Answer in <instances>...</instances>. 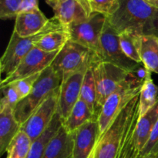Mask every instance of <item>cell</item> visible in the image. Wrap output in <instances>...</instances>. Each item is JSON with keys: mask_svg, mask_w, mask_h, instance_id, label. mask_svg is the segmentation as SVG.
<instances>
[{"mask_svg": "<svg viewBox=\"0 0 158 158\" xmlns=\"http://www.w3.org/2000/svg\"><path fill=\"white\" fill-rule=\"evenodd\" d=\"M117 10L107 21L118 33L125 29L141 35L158 36V8L143 0H119Z\"/></svg>", "mask_w": 158, "mask_h": 158, "instance_id": "cell-1", "label": "cell"}, {"mask_svg": "<svg viewBox=\"0 0 158 158\" xmlns=\"http://www.w3.org/2000/svg\"><path fill=\"white\" fill-rule=\"evenodd\" d=\"M139 94L129 102L106 131L99 136L94 148L95 158L115 157L130 122L134 115L139 112Z\"/></svg>", "mask_w": 158, "mask_h": 158, "instance_id": "cell-2", "label": "cell"}, {"mask_svg": "<svg viewBox=\"0 0 158 158\" xmlns=\"http://www.w3.org/2000/svg\"><path fill=\"white\" fill-rule=\"evenodd\" d=\"M143 82V79L137 75V70L134 71L131 73V77L106 99L97 119L99 136L106 131L129 102L140 94Z\"/></svg>", "mask_w": 158, "mask_h": 158, "instance_id": "cell-3", "label": "cell"}, {"mask_svg": "<svg viewBox=\"0 0 158 158\" xmlns=\"http://www.w3.org/2000/svg\"><path fill=\"white\" fill-rule=\"evenodd\" d=\"M63 26L55 16L49 19L46 26L36 35L20 37L12 31L8 46L0 60V71L9 76L17 68L23 59L35 47V44L43 35Z\"/></svg>", "mask_w": 158, "mask_h": 158, "instance_id": "cell-4", "label": "cell"}, {"mask_svg": "<svg viewBox=\"0 0 158 158\" xmlns=\"http://www.w3.org/2000/svg\"><path fill=\"white\" fill-rule=\"evenodd\" d=\"M61 83V80L51 66L43 71L30 94L20 100L14 110L15 117L19 123L23 124L33 111L60 87Z\"/></svg>", "mask_w": 158, "mask_h": 158, "instance_id": "cell-5", "label": "cell"}, {"mask_svg": "<svg viewBox=\"0 0 158 158\" xmlns=\"http://www.w3.org/2000/svg\"><path fill=\"white\" fill-rule=\"evenodd\" d=\"M97 61L99 59L94 52L69 40L58 52L50 66L63 82Z\"/></svg>", "mask_w": 158, "mask_h": 158, "instance_id": "cell-6", "label": "cell"}, {"mask_svg": "<svg viewBox=\"0 0 158 158\" xmlns=\"http://www.w3.org/2000/svg\"><path fill=\"white\" fill-rule=\"evenodd\" d=\"M92 69L97 88V106L100 111L106 99L131 77L133 72H127L104 61L93 63Z\"/></svg>", "mask_w": 158, "mask_h": 158, "instance_id": "cell-7", "label": "cell"}, {"mask_svg": "<svg viewBox=\"0 0 158 158\" xmlns=\"http://www.w3.org/2000/svg\"><path fill=\"white\" fill-rule=\"evenodd\" d=\"M106 19L107 17L103 14L92 12L85 20L69 26L70 40L89 49L94 52L99 59L100 36Z\"/></svg>", "mask_w": 158, "mask_h": 158, "instance_id": "cell-8", "label": "cell"}, {"mask_svg": "<svg viewBox=\"0 0 158 158\" xmlns=\"http://www.w3.org/2000/svg\"><path fill=\"white\" fill-rule=\"evenodd\" d=\"M99 60L112 63L130 73L136 71L142 65L131 60L123 52L120 46L119 33L107 19L100 36Z\"/></svg>", "mask_w": 158, "mask_h": 158, "instance_id": "cell-9", "label": "cell"}, {"mask_svg": "<svg viewBox=\"0 0 158 158\" xmlns=\"http://www.w3.org/2000/svg\"><path fill=\"white\" fill-rule=\"evenodd\" d=\"M60 87L57 88L42 104L33 111L30 117L21 125L20 130L24 131L32 142L40 137L49 126L57 113Z\"/></svg>", "mask_w": 158, "mask_h": 158, "instance_id": "cell-10", "label": "cell"}, {"mask_svg": "<svg viewBox=\"0 0 158 158\" xmlns=\"http://www.w3.org/2000/svg\"><path fill=\"white\" fill-rule=\"evenodd\" d=\"M59 52H46L34 47L23 59L15 70L2 80L0 87H4L17 80L42 73L51 66Z\"/></svg>", "mask_w": 158, "mask_h": 158, "instance_id": "cell-11", "label": "cell"}, {"mask_svg": "<svg viewBox=\"0 0 158 158\" xmlns=\"http://www.w3.org/2000/svg\"><path fill=\"white\" fill-rule=\"evenodd\" d=\"M88 68L73 74L62 82L60 85L57 114L60 115L63 122L67 118L71 110L80 100L83 77Z\"/></svg>", "mask_w": 158, "mask_h": 158, "instance_id": "cell-12", "label": "cell"}, {"mask_svg": "<svg viewBox=\"0 0 158 158\" xmlns=\"http://www.w3.org/2000/svg\"><path fill=\"white\" fill-rule=\"evenodd\" d=\"M95 118L73 132V158H89L95 148L99 137V125Z\"/></svg>", "mask_w": 158, "mask_h": 158, "instance_id": "cell-13", "label": "cell"}, {"mask_svg": "<svg viewBox=\"0 0 158 158\" xmlns=\"http://www.w3.org/2000/svg\"><path fill=\"white\" fill-rule=\"evenodd\" d=\"M15 19L13 32L20 37H29L39 33L46 26L49 19L39 9L19 13Z\"/></svg>", "mask_w": 158, "mask_h": 158, "instance_id": "cell-14", "label": "cell"}, {"mask_svg": "<svg viewBox=\"0 0 158 158\" xmlns=\"http://www.w3.org/2000/svg\"><path fill=\"white\" fill-rule=\"evenodd\" d=\"M54 16L66 27L83 21L90 15L77 0H57L52 7Z\"/></svg>", "mask_w": 158, "mask_h": 158, "instance_id": "cell-15", "label": "cell"}, {"mask_svg": "<svg viewBox=\"0 0 158 158\" xmlns=\"http://www.w3.org/2000/svg\"><path fill=\"white\" fill-rule=\"evenodd\" d=\"M73 136L62 125L46 146L42 158H73Z\"/></svg>", "mask_w": 158, "mask_h": 158, "instance_id": "cell-16", "label": "cell"}, {"mask_svg": "<svg viewBox=\"0 0 158 158\" xmlns=\"http://www.w3.org/2000/svg\"><path fill=\"white\" fill-rule=\"evenodd\" d=\"M21 128L14 114V109L0 105V154L3 155Z\"/></svg>", "mask_w": 158, "mask_h": 158, "instance_id": "cell-17", "label": "cell"}, {"mask_svg": "<svg viewBox=\"0 0 158 158\" xmlns=\"http://www.w3.org/2000/svg\"><path fill=\"white\" fill-rule=\"evenodd\" d=\"M70 40L69 28L61 26L43 35L35 43V47L46 52H59Z\"/></svg>", "mask_w": 158, "mask_h": 158, "instance_id": "cell-18", "label": "cell"}, {"mask_svg": "<svg viewBox=\"0 0 158 158\" xmlns=\"http://www.w3.org/2000/svg\"><path fill=\"white\" fill-rule=\"evenodd\" d=\"M158 120V100L146 114L139 117L134 131V139L140 151L143 149Z\"/></svg>", "mask_w": 158, "mask_h": 158, "instance_id": "cell-19", "label": "cell"}, {"mask_svg": "<svg viewBox=\"0 0 158 158\" xmlns=\"http://www.w3.org/2000/svg\"><path fill=\"white\" fill-rule=\"evenodd\" d=\"M98 118L92 112L88 105L82 100L77 102L71 110L67 118L63 122V126L69 133H73L93 119Z\"/></svg>", "mask_w": 158, "mask_h": 158, "instance_id": "cell-20", "label": "cell"}, {"mask_svg": "<svg viewBox=\"0 0 158 158\" xmlns=\"http://www.w3.org/2000/svg\"><path fill=\"white\" fill-rule=\"evenodd\" d=\"M139 116V112L137 113L130 122L114 158H137L140 155V151L136 144L134 139V131Z\"/></svg>", "mask_w": 158, "mask_h": 158, "instance_id": "cell-21", "label": "cell"}, {"mask_svg": "<svg viewBox=\"0 0 158 158\" xmlns=\"http://www.w3.org/2000/svg\"><path fill=\"white\" fill-rule=\"evenodd\" d=\"M140 56L144 67L158 74V36L142 35Z\"/></svg>", "mask_w": 158, "mask_h": 158, "instance_id": "cell-22", "label": "cell"}, {"mask_svg": "<svg viewBox=\"0 0 158 158\" xmlns=\"http://www.w3.org/2000/svg\"><path fill=\"white\" fill-rule=\"evenodd\" d=\"M158 100V86L154 83L151 72L148 70L139 94V117L144 115Z\"/></svg>", "mask_w": 158, "mask_h": 158, "instance_id": "cell-23", "label": "cell"}, {"mask_svg": "<svg viewBox=\"0 0 158 158\" xmlns=\"http://www.w3.org/2000/svg\"><path fill=\"white\" fill-rule=\"evenodd\" d=\"M63 125V121L60 115L56 113L54 118L46 131L39 138L34 140L31 145L30 151L26 158H42L45 152L46 146L50 141L53 136L58 132L60 128Z\"/></svg>", "mask_w": 158, "mask_h": 158, "instance_id": "cell-24", "label": "cell"}, {"mask_svg": "<svg viewBox=\"0 0 158 158\" xmlns=\"http://www.w3.org/2000/svg\"><path fill=\"white\" fill-rule=\"evenodd\" d=\"M141 37V35L131 29H125L119 33L120 46L123 52L137 63H142L140 56Z\"/></svg>", "mask_w": 158, "mask_h": 158, "instance_id": "cell-25", "label": "cell"}, {"mask_svg": "<svg viewBox=\"0 0 158 158\" xmlns=\"http://www.w3.org/2000/svg\"><path fill=\"white\" fill-rule=\"evenodd\" d=\"M80 100L88 105L89 109L92 110L97 117L100 114L98 106H97V94L96 88L95 79L92 69V65L87 69L83 77L82 83L81 91H80Z\"/></svg>", "mask_w": 158, "mask_h": 158, "instance_id": "cell-26", "label": "cell"}, {"mask_svg": "<svg viewBox=\"0 0 158 158\" xmlns=\"http://www.w3.org/2000/svg\"><path fill=\"white\" fill-rule=\"evenodd\" d=\"M31 145L32 141L29 136L20 130L9 144L6 158H26Z\"/></svg>", "mask_w": 158, "mask_h": 158, "instance_id": "cell-27", "label": "cell"}, {"mask_svg": "<svg viewBox=\"0 0 158 158\" xmlns=\"http://www.w3.org/2000/svg\"><path fill=\"white\" fill-rule=\"evenodd\" d=\"M91 12L103 14L106 17L114 13L120 6L119 0H88Z\"/></svg>", "mask_w": 158, "mask_h": 158, "instance_id": "cell-28", "label": "cell"}, {"mask_svg": "<svg viewBox=\"0 0 158 158\" xmlns=\"http://www.w3.org/2000/svg\"><path fill=\"white\" fill-rule=\"evenodd\" d=\"M23 0H0V18L2 20L15 19L19 13Z\"/></svg>", "mask_w": 158, "mask_h": 158, "instance_id": "cell-29", "label": "cell"}, {"mask_svg": "<svg viewBox=\"0 0 158 158\" xmlns=\"http://www.w3.org/2000/svg\"><path fill=\"white\" fill-rule=\"evenodd\" d=\"M41 73H42L34 74L30 77H26V78L21 79V80L12 83L15 86V89H16L19 95L20 100L24 99L25 97H26L30 94L35 82L37 81Z\"/></svg>", "mask_w": 158, "mask_h": 158, "instance_id": "cell-30", "label": "cell"}, {"mask_svg": "<svg viewBox=\"0 0 158 158\" xmlns=\"http://www.w3.org/2000/svg\"><path fill=\"white\" fill-rule=\"evenodd\" d=\"M1 89L2 91L3 97L0 101V105L9 106L15 110L17 103L20 101L19 95L15 86L12 83H9L4 87H2Z\"/></svg>", "mask_w": 158, "mask_h": 158, "instance_id": "cell-31", "label": "cell"}, {"mask_svg": "<svg viewBox=\"0 0 158 158\" xmlns=\"http://www.w3.org/2000/svg\"><path fill=\"white\" fill-rule=\"evenodd\" d=\"M142 155L155 156L158 155V120L154 126L151 135L143 149L140 151Z\"/></svg>", "mask_w": 158, "mask_h": 158, "instance_id": "cell-32", "label": "cell"}, {"mask_svg": "<svg viewBox=\"0 0 158 158\" xmlns=\"http://www.w3.org/2000/svg\"><path fill=\"white\" fill-rule=\"evenodd\" d=\"M39 0H23L19 13L29 12L39 9Z\"/></svg>", "mask_w": 158, "mask_h": 158, "instance_id": "cell-33", "label": "cell"}, {"mask_svg": "<svg viewBox=\"0 0 158 158\" xmlns=\"http://www.w3.org/2000/svg\"><path fill=\"white\" fill-rule=\"evenodd\" d=\"M80 4L83 6V7L84 8L85 10L86 11V12L88 13V15H90L92 12H91V9H90V6H89V1L88 0H77Z\"/></svg>", "mask_w": 158, "mask_h": 158, "instance_id": "cell-34", "label": "cell"}, {"mask_svg": "<svg viewBox=\"0 0 158 158\" xmlns=\"http://www.w3.org/2000/svg\"><path fill=\"white\" fill-rule=\"evenodd\" d=\"M143 1L148 2V4L151 5V6L158 8V0H143Z\"/></svg>", "mask_w": 158, "mask_h": 158, "instance_id": "cell-35", "label": "cell"}, {"mask_svg": "<svg viewBox=\"0 0 158 158\" xmlns=\"http://www.w3.org/2000/svg\"><path fill=\"white\" fill-rule=\"evenodd\" d=\"M46 2L50 7H52L54 6V4L57 2V0H46Z\"/></svg>", "mask_w": 158, "mask_h": 158, "instance_id": "cell-36", "label": "cell"}, {"mask_svg": "<svg viewBox=\"0 0 158 158\" xmlns=\"http://www.w3.org/2000/svg\"><path fill=\"white\" fill-rule=\"evenodd\" d=\"M154 157H153V156H145V155H142L141 154H140V155H139V157L137 158H154Z\"/></svg>", "mask_w": 158, "mask_h": 158, "instance_id": "cell-37", "label": "cell"}, {"mask_svg": "<svg viewBox=\"0 0 158 158\" xmlns=\"http://www.w3.org/2000/svg\"><path fill=\"white\" fill-rule=\"evenodd\" d=\"M89 158H95V152H94V150L93 151V152L91 153L90 156H89Z\"/></svg>", "mask_w": 158, "mask_h": 158, "instance_id": "cell-38", "label": "cell"}, {"mask_svg": "<svg viewBox=\"0 0 158 158\" xmlns=\"http://www.w3.org/2000/svg\"><path fill=\"white\" fill-rule=\"evenodd\" d=\"M154 158H158V155H157V156H155V157H154Z\"/></svg>", "mask_w": 158, "mask_h": 158, "instance_id": "cell-39", "label": "cell"}]
</instances>
